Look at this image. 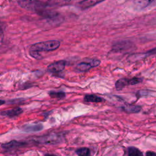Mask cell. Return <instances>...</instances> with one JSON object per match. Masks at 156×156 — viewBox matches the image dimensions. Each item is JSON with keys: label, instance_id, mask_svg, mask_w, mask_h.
Masks as SVG:
<instances>
[{"label": "cell", "instance_id": "1", "mask_svg": "<svg viewBox=\"0 0 156 156\" xmlns=\"http://www.w3.org/2000/svg\"><path fill=\"white\" fill-rule=\"evenodd\" d=\"M18 5L27 10L37 13L41 16L48 7L47 3H43L39 0H18Z\"/></svg>", "mask_w": 156, "mask_h": 156}, {"label": "cell", "instance_id": "2", "mask_svg": "<svg viewBox=\"0 0 156 156\" xmlns=\"http://www.w3.org/2000/svg\"><path fill=\"white\" fill-rule=\"evenodd\" d=\"M60 45V41L55 40L42 41L33 45L30 48V51L38 53L42 51H52L58 49Z\"/></svg>", "mask_w": 156, "mask_h": 156}, {"label": "cell", "instance_id": "3", "mask_svg": "<svg viewBox=\"0 0 156 156\" xmlns=\"http://www.w3.org/2000/svg\"><path fill=\"white\" fill-rule=\"evenodd\" d=\"M100 64L101 61L98 59H89L86 62H82L79 63L77 65L76 68L78 70L80 71V72H87V71L90 70L92 68L99 66Z\"/></svg>", "mask_w": 156, "mask_h": 156}, {"label": "cell", "instance_id": "4", "mask_svg": "<svg viewBox=\"0 0 156 156\" xmlns=\"http://www.w3.org/2000/svg\"><path fill=\"white\" fill-rule=\"evenodd\" d=\"M66 64L67 63L65 61H60L53 62L48 67L47 71L52 73H60L65 69Z\"/></svg>", "mask_w": 156, "mask_h": 156}, {"label": "cell", "instance_id": "5", "mask_svg": "<svg viewBox=\"0 0 156 156\" xmlns=\"http://www.w3.org/2000/svg\"><path fill=\"white\" fill-rule=\"evenodd\" d=\"M131 47H132V45L131 42L120 41V42H118V43H117L115 45L113 46L112 51L113 52H126L127 51H128Z\"/></svg>", "mask_w": 156, "mask_h": 156}, {"label": "cell", "instance_id": "6", "mask_svg": "<svg viewBox=\"0 0 156 156\" xmlns=\"http://www.w3.org/2000/svg\"><path fill=\"white\" fill-rule=\"evenodd\" d=\"M105 0H83L78 4V6L82 9H86L100 3Z\"/></svg>", "mask_w": 156, "mask_h": 156}, {"label": "cell", "instance_id": "7", "mask_svg": "<svg viewBox=\"0 0 156 156\" xmlns=\"http://www.w3.org/2000/svg\"><path fill=\"white\" fill-rule=\"evenodd\" d=\"M22 112H23V110L20 107H17L16 109L3 111L1 112V115L3 116L8 117L9 118H13L18 116Z\"/></svg>", "mask_w": 156, "mask_h": 156}, {"label": "cell", "instance_id": "8", "mask_svg": "<svg viewBox=\"0 0 156 156\" xmlns=\"http://www.w3.org/2000/svg\"><path fill=\"white\" fill-rule=\"evenodd\" d=\"M44 126L41 124H28L23 127V131L26 132H35L41 131Z\"/></svg>", "mask_w": 156, "mask_h": 156}, {"label": "cell", "instance_id": "9", "mask_svg": "<svg viewBox=\"0 0 156 156\" xmlns=\"http://www.w3.org/2000/svg\"><path fill=\"white\" fill-rule=\"evenodd\" d=\"M154 0H134L135 7L138 10H141L148 7Z\"/></svg>", "mask_w": 156, "mask_h": 156}, {"label": "cell", "instance_id": "10", "mask_svg": "<svg viewBox=\"0 0 156 156\" xmlns=\"http://www.w3.org/2000/svg\"><path fill=\"white\" fill-rule=\"evenodd\" d=\"M72 0H48L47 4L49 7L62 6L69 3Z\"/></svg>", "mask_w": 156, "mask_h": 156}, {"label": "cell", "instance_id": "11", "mask_svg": "<svg viewBox=\"0 0 156 156\" xmlns=\"http://www.w3.org/2000/svg\"><path fill=\"white\" fill-rule=\"evenodd\" d=\"M128 85H129V79L126 78L120 79L116 82L115 88L117 90H121Z\"/></svg>", "mask_w": 156, "mask_h": 156}, {"label": "cell", "instance_id": "12", "mask_svg": "<svg viewBox=\"0 0 156 156\" xmlns=\"http://www.w3.org/2000/svg\"><path fill=\"white\" fill-rule=\"evenodd\" d=\"M84 101L88 103H100L103 101V99L95 95H89L84 97Z\"/></svg>", "mask_w": 156, "mask_h": 156}, {"label": "cell", "instance_id": "13", "mask_svg": "<svg viewBox=\"0 0 156 156\" xmlns=\"http://www.w3.org/2000/svg\"><path fill=\"white\" fill-rule=\"evenodd\" d=\"M122 109L124 111L127 113H138L139 112L141 108L138 106H133V105H127L126 106L123 107Z\"/></svg>", "mask_w": 156, "mask_h": 156}, {"label": "cell", "instance_id": "14", "mask_svg": "<svg viewBox=\"0 0 156 156\" xmlns=\"http://www.w3.org/2000/svg\"><path fill=\"white\" fill-rule=\"evenodd\" d=\"M128 156H143V153L135 147L128 148Z\"/></svg>", "mask_w": 156, "mask_h": 156}, {"label": "cell", "instance_id": "15", "mask_svg": "<svg viewBox=\"0 0 156 156\" xmlns=\"http://www.w3.org/2000/svg\"><path fill=\"white\" fill-rule=\"evenodd\" d=\"M50 96L52 98H57V99H63L65 96V93L63 92H54L51 91L49 92Z\"/></svg>", "mask_w": 156, "mask_h": 156}, {"label": "cell", "instance_id": "16", "mask_svg": "<svg viewBox=\"0 0 156 156\" xmlns=\"http://www.w3.org/2000/svg\"><path fill=\"white\" fill-rule=\"evenodd\" d=\"M76 154L79 156H89L90 154V149L87 148H81L76 150Z\"/></svg>", "mask_w": 156, "mask_h": 156}, {"label": "cell", "instance_id": "17", "mask_svg": "<svg viewBox=\"0 0 156 156\" xmlns=\"http://www.w3.org/2000/svg\"><path fill=\"white\" fill-rule=\"evenodd\" d=\"M20 145V143L17 142V141H10V143L3 145L2 148H3L4 149H10L15 148L17 145Z\"/></svg>", "mask_w": 156, "mask_h": 156}, {"label": "cell", "instance_id": "18", "mask_svg": "<svg viewBox=\"0 0 156 156\" xmlns=\"http://www.w3.org/2000/svg\"><path fill=\"white\" fill-rule=\"evenodd\" d=\"M143 81V79L139 78H134L132 79H129V85H132V86H134V85H136L137 84H139Z\"/></svg>", "mask_w": 156, "mask_h": 156}, {"label": "cell", "instance_id": "19", "mask_svg": "<svg viewBox=\"0 0 156 156\" xmlns=\"http://www.w3.org/2000/svg\"><path fill=\"white\" fill-rule=\"evenodd\" d=\"M146 156H156V153L152 151H148L146 153Z\"/></svg>", "mask_w": 156, "mask_h": 156}, {"label": "cell", "instance_id": "20", "mask_svg": "<svg viewBox=\"0 0 156 156\" xmlns=\"http://www.w3.org/2000/svg\"><path fill=\"white\" fill-rule=\"evenodd\" d=\"M45 156H55V155H52V154H46Z\"/></svg>", "mask_w": 156, "mask_h": 156}]
</instances>
